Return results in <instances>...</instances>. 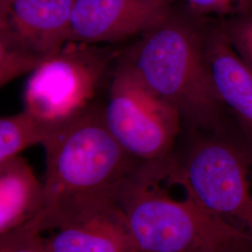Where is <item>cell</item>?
Masks as SVG:
<instances>
[{
    "instance_id": "1",
    "label": "cell",
    "mask_w": 252,
    "mask_h": 252,
    "mask_svg": "<svg viewBox=\"0 0 252 252\" xmlns=\"http://www.w3.org/2000/svg\"><path fill=\"white\" fill-rule=\"evenodd\" d=\"M117 202L138 252H252L250 239L199 204L169 154L139 162Z\"/></svg>"
},
{
    "instance_id": "2",
    "label": "cell",
    "mask_w": 252,
    "mask_h": 252,
    "mask_svg": "<svg viewBox=\"0 0 252 252\" xmlns=\"http://www.w3.org/2000/svg\"><path fill=\"white\" fill-rule=\"evenodd\" d=\"M46 152L44 207L27 227L40 231L82 207L117 201L123 184L139 161L126 152L93 106L55 127L42 143Z\"/></svg>"
},
{
    "instance_id": "3",
    "label": "cell",
    "mask_w": 252,
    "mask_h": 252,
    "mask_svg": "<svg viewBox=\"0 0 252 252\" xmlns=\"http://www.w3.org/2000/svg\"><path fill=\"white\" fill-rule=\"evenodd\" d=\"M199 16L173 9L138 36L125 58L145 83L189 125L213 129L224 106L206 56V27Z\"/></svg>"
},
{
    "instance_id": "4",
    "label": "cell",
    "mask_w": 252,
    "mask_h": 252,
    "mask_svg": "<svg viewBox=\"0 0 252 252\" xmlns=\"http://www.w3.org/2000/svg\"><path fill=\"white\" fill-rule=\"evenodd\" d=\"M179 165L199 204L252 242V153L224 139L208 138L193 145Z\"/></svg>"
},
{
    "instance_id": "5",
    "label": "cell",
    "mask_w": 252,
    "mask_h": 252,
    "mask_svg": "<svg viewBox=\"0 0 252 252\" xmlns=\"http://www.w3.org/2000/svg\"><path fill=\"white\" fill-rule=\"evenodd\" d=\"M120 57L109 47L67 41L32 72L25 109L54 127L71 121L93 106L100 82Z\"/></svg>"
},
{
    "instance_id": "6",
    "label": "cell",
    "mask_w": 252,
    "mask_h": 252,
    "mask_svg": "<svg viewBox=\"0 0 252 252\" xmlns=\"http://www.w3.org/2000/svg\"><path fill=\"white\" fill-rule=\"evenodd\" d=\"M117 63L103 109L109 132L139 162L168 155L180 130L179 111L152 90L124 56Z\"/></svg>"
},
{
    "instance_id": "7",
    "label": "cell",
    "mask_w": 252,
    "mask_h": 252,
    "mask_svg": "<svg viewBox=\"0 0 252 252\" xmlns=\"http://www.w3.org/2000/svg\"><path fill=\"white\" fill-rule=\"evenodd\" d=\"M75 0H0V46L43 63L68 40Z\"/></svg>"
},
{
    "instance_id": "8",
    "label": "cell",
    "mask_w": 252,
    "mask_h": 252,
    "mask_svg": "<svg viewBox=\"0 0 252 252\" xmlns=\"http://www.w3.org/2000/svg\"><path fill=\"white\" fill-rule=\"evenodd\" d=\"M49 252H136L117 201L82 207L37 232Z\"/></svg>"
},
{
    "instance_id": "9",
    "label": "cell",
    "mask_w": 252,
    "mask_h": 252,
    "mask_svg": "<svg viewBox=\"0 0 252 252\" xmlns=\"http://www.w3.org/2000/svg\"><path fill=\"white\" fill-rule=\"evenodd\" d=\"M171 9V0H75L68 41L98 45L141 36Z\"/></svg>"
},
{
    "instance_id": "10",
    "label": "cell",
    "mask_w": 252,
    "mask_h": 252,
    "mask_svg": "<svg viewBox=\"0 0 252 252\" xmlns=\"http://www.w3.org/2000/svg\"><path fill=\"white\" fill-rule=\"evenodd\" d=\"M207 63L217 92L252 138V72L236 54L223 28H206Z\"/></svg>"
},
{
    "instance_id": "11",
    "label": "cell",
    "mask_w": 252,
    "mask_h": 252,
    "mask_svg": "<svg viewBox=\"0 0 252 252\" xmlns=\"http://www.w3.org/2000/svg\"><path fill=\"white\" fill-rule=\"evenodd\" d=\"M44 207L43 184L20 155L0 163V236L30 224Z\"/></svg>"
},
{
    "instance_id": "12",
    "label": "cell",
    "mask_w": 252,
    "mask_h": 252,
    "mask_svg": "<svg viewBox=\"0 0 252 252\" xmlns=\"http://www.w3.org/2000/svg\"><path fill=\"white\" fill-rule=\"evenodd\" d=\"M54 128L27 109L0 120V163L18 156L27 148L42 144Z\"/></svg>"
},
{
    "instance_id": "13",
    "label": "cell",
    "mask_w": 252,
    "mask_h": 252,
    "mask_svg": "<svg viewBox=\"0 0 252 252\" xmlns=\"http://www.w3.org/2000/svg\"><path fill=\"white\" fill-rule=\"evenodd\" d=\"M223 30L236 54L252 72V14Z\"/></svg>"
},
{
    "instance_id": "14",
    "label": "cell",
    "mask_w": 252,
    "mask_h": 252,
    "mask_svg": "<svg viewBox=\"0 0 252 252\" xmlns=\"http://www.w3.org/2000/svg\"><path fill=\"white\" fill-rule=\"evenodd\" d=\"M0 252H49L39 234L30 228H22L0 236Z\"/></svg>"
},
{
    "instance_id": "15",
    "label": "cell",
    "mask_w": 252,
    "mask_h": 252,
    "mask_svg": "<svg viewBox=\"0 0 252 252\" xmlns=\"http://www.w3.org/2000/svg\"><path fill=\"white\" fill-rule=\"evenodd\" d=\"M186 2L189 12L196 16L247 12L252 8V0H186Z\"/></svg>"
},
{
    "instance_id": "16",
    "label": "cell",
    "mask_w": 252,
    "mask_h": 252,
    "mask_svg": "<svg viewBox=\"0 0 252 252\" xmlns=\"http://www.w3.org/2000/svg\"></svg>"
}]
</instances>
